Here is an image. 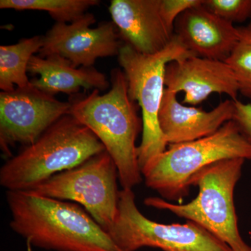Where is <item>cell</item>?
I'll use <instances>...</instances> for the list:
<instances>
[{
    "mask_svg": "<svg viewBox=\"0 0 251 251\" xmlns=\"http://www.w3.org/2000/svg\"><path fill=\"white\" fill-rule=\"evenodd\" d=\"M202 5L232 24L251 21V0H203Z\"/></svg>",
    "mask_w": 251,
    "mask_h": 251,
    "instance_id": "19",
    "label": "cell"
},
{
    "mask_svg": "<svg viewBox=\"0 0 251 251\" xmlns=\"http://www.w3.org/2000/svg\"><path fill=\"white\" fill-rule=\"evenodd\" d=\"M176 94L165 89L158 114L162 133L168 145L188 143L214 134L232 120L234 101L227 99L211 111L179 103Z\"/></svg>",
    "mask_w": 251,
    "mask_h": 251,
    "instance_id": "13",
    "label": "cell"
},
{
    "mask_svg": "<svg viewBox=\"0 0 251 251\" xmlns=\"http://www.w3.org/2000/svg\"><path fill=\"white\" fill-rule=\"evenodd\" d=\"M175 35L196 57L225 61L238 39L237 27L206 9L202 4L176 18Z\"/></svg>",
    "mask_w": 251,
    "mask_h": 251,
    "instance_id": "14",
    "label": "cell"
},
{
    "mask_svg": "<svg viewBox=\"0 0 251 251\" xmlns=\"http://www.w3.org/2000/svg\"><path fill=\"white\" fill-rule=\"evenodd\" d=\"M108 9L120 38L140 53H158L174 39L162 16L161 0H112Z\"/></svg>",
    "mask_w": 251,
    "mask_h": 251,
    "instance_id": "12",
    "label": "cell"
},
{
    "mask_svg": "<svg viewBox=\"0 0 251 251\" xmlns=\"http://www.w3.org/2000/svg\"><path fill=\"white\" fill-rule=\"evenodd\" d=\"M69 101L38 90L30 84L0 93V148L4 156L12 157L16 144L25 146L35 142L61 117L69 114Z\"/></svg>",
    "mask_w": 251,
    "mask_h": 251,
    "instance_id": "9",
    "label": "cell"
},
{
    "mask_svg": "<svg viewBox=\"0 0 251 251\" xmlns=\"http://www.w3.org/2000/svg\"><path fill=\"white\" fill-rule=\"evenodd\" d=\"M232 120L251 145V104H245L239 100L234 101Z\"/></svg>",
    "mask_w": 251,
    "mask_h": 251,
    "instance_id": "21",
    "label": "cell"
},
{
    "mask_svg": "<svg viewBox=\"0 0 251 251\" xmlns=\"http://www.w3.org/2000/svg\"><path fill=\"white\" fill-rule=\"evenodd\" d=\"M27 72L39 75L31 79V85L52 96L59 93L74 96L81 88L105 91L110 87L105 74L95 68L74 67L70 61L56 54L46 57L32 56Z\"/></svg>",
    "mask_w": 251,
    "mask_h": 251,
    "instance_id": "15",
    "label": "cell"
},
{
    "mask_svg": "<svg viewBox=\"0 0 251 251\" xmlns=\"http://www.w3.org/2000/svg\"><path fill=\"white\" fill-rule=\"evenodd\" d=\"M106 232L123 251L145 247L163 251H232L192 221L162 224L145 217L135 204L134 193L128 188L120 191L116 217Z\"/></svg>",
    "mask_w": 251,
    "mask_h": 251,
    "instance_id": "7",
    "label": "cell"
},
{
    "mask_svg": "<svg viewBox=\"0 0 251 251\" xmlns=\"http://www.w3.org/2000/svg\"><path fill=\"white\" fill-rule=\"evenodd\" d=\"M105 150L87 126L67 114L3 165L0 184L7 191H31Z\"/></svg>",
    "mask_w": 251,
    "mask_h": 251,
    "instance_id": "3",
    "label": "cell"
},
{
    "mask_svg": "<svg viewBox=\"0 0 251 251\" xmlns=\"http://www.w3.org/2000/svg\"><path fill=\"white\" fill-rule=\"evenodd\" d=\"M43 44L44 36H34L21 39L14 45L0 46V89L2 92L30 84L27 75L28 64Z\"/></svg>",
    "mask_w": 251,
    "mask_h": 251,
    "instance_id": "16",
    "label": "cell"
},
{
    "mask_svg": "<svg viewBox=\"0 0 251 251\" xmlns=\"http://www.w3.org/2000/svg\"><path fill=\"white\" fill-rule=\"evenodd\" d=\"M167 90L184 92L183 104L197 105L212 94H226L236 101L239 85L232 69L224 61L190 56L168 63L165 74Z\"/></svg>",
    "mask_w": 251,
    "mask_h": 251,
    "instance_id": "11",
    "label": "cell"
},
{
    "mask_svg": "<svg viewBox=\"0 0 251 251\" xmlns=\"http://www.w3.org/2000/svg\"><path fill=\"white\" fill-rule=\"evenodd\" d=\"M100 2L99 0H1L0 9L44 11L56 23H72Z\"/></svg>",
    "mask_w": 251,
    "mask_h": 251,
    "instance_id": "17",
    "label": "cell"
},
{
    "mask_svg": "<svg viewBox=\"0 0 251 251\" xmlns=\"http://www.w3.org/2000/svg\"><path fill=\"white\" fill-rule=\"evenodd\" d=\"M237 29V43L225 62L237 79L239 93L251 99V21Z\"/></svg>",
    "mask_w": 251,
    "mask_h": 251,
    "instance_id": "18",
    "label": "cell"
},
{
    "mask_svg": "<svg viewBox=\"0 0 251 251\" xmlns=\"http://www.w3.org/2000/svg\"><path fill=\"white\" fill-rule=\"evenodd\" d=\"M190 56L194 55L175 35L170 45L157 54L140 53L125 44L120 50L118 61L126 78L128 95L137 102L143 115V137L138 147V163L143 175L168 145L158 121L166 89L167 64Z\"/></svg>",
    "mask_w": 251,
    "mask_h": 251,
    "instance_id": "6",
    "label": "cell"
},
{
    "mask_svg": "<svg viewBox=\"0 0 251 251\" xmlns=\"http://www.w3.org/2000/svg\"><path fill=\"white\" fill-rule=\"evenodd\" d=\"M118 171L106 150L80 166L54 175L31 192L83 206L105 231L113 224L118 209Z\"/></svg>",
    "mask_w": 251,
    "mask_h": 251,
    "instance_id": "8",
    "label": "cell"
},
{
    "mask_svg": "<svg viewBox=\"0 0 251 251\" xmlns=\"http://www.w3.org/2000/svg\"><path fill=\"white\" fill-rule=\"evenodd\" d=\"M232 158L251 161V145L233 120L205 138L170 145L143 176L148 187L165 199L178 201L189 193L193 175L212 163Z\"/></svg>",
    "mask_w": 251,
    "mask_h": 251,
    "instance_id": "5",
    "label": "cell"
},
{
    "mask_svg": "<svg viewBox=\"0 0 251 251\" xmlns=\"http://www.w3.org/2000/svg\"><path fill=\"white\" fill-rule=\"evenodd\" d=\"M10 227L30 247L54 251H123L77 204L31 191H6Z\"/></svg>",
    "mask_w": 251,
    "mask_h": 251,
    "instance_id": "1",
    "label": "cell"
},
{
    "mask_svg": "<svg viewBox=\"0 0 251 251\" xmlns=\"http://www.w3.org/2000/svg\"><path fill=\"white\" fill-rule=\"evenodd\" d=\"M245 161L222 160L193 175L190 184L197 186L199 191L197 197L187 204H173L157 197L146 198L145 204L196 223L232 251H251L239 233L234 202V188L242 176Z\"/></svg>",
    "mask_w": 251,
    "mask_h": 251,
    "instance_id": "4",
    "label": "cell"
},
{
    "mask_svg": "<svg viewBox=\"0 0 251 251\" xmlns=\"http://www.w3.org/2000/svg\"><path fill=\"white\" fill-rule=\"evenodd\" d=\"M203 0H161V12L168 27L174 31L175 23L186 10L202 4Z\"/></svg>",
    "mask_w": 251,
    "mask_h": 251,
    "instance_id": "20",
    "label": "cell"
},
{
    "mask_svg": "<svg viewBox=\"0 0 251 251\" xmlns=\"http://www.w3.org/2000/svg\"><path fill=\"white\" fill-rule=\"evenodd\" d=\"M96 18L90 13L70 24L56 23L45 36L39 51L41 57L52 54L70 61L74 67H93L100 57L118 55L122 44L116 26L103 22L90 28Z\"/></svg>",
    "mask_w": 251,
    "mask_h": 251,
    "instance_id": "10",
    "label": "cell"
},
{
    "mask_svg": "<svg viewBox=\"0 0 251 251\" xmlns=\"http://www.w3.org/2000/svg\"><path fill=\"white\" fill-rule=\"evenodd\" d=\"M110 81L111 88L103 95L98 90L85 96L74 95L69 100V114L101 142L116 165L122 188L132 189L141 182L143 176L135 145L143 122L128 95L123 71L113 69Z\"/></svg>",
    "mask_w": 251,
    "mask_h": 251,
    "instance_id": "2",
    "label": "cell"
}]
</instances>
